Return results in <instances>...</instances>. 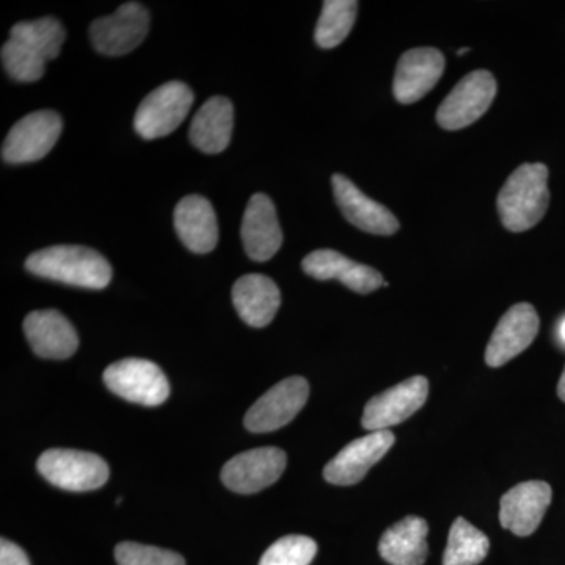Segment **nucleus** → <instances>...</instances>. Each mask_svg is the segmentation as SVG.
I'll use <instances>...</instances> for the list:
<instances>
[{"label": "nucleus", "instance_id": "28", "mask_svg": "<svg viewBox=\"0 0 565 565\" xmlns=\"http://www.w3.org/2000/svg\"><path fill=\"white\" fill-rule=\"evenodd\" d=\"M318 544L307 535H285L264 553L259 565H310Z\"/></svg>", "mask_w": 565, "mask_h": 565}, {"label": "nucleus", "instance_id": "1", "mask_svg": "<svg viewBox=\"0 0 565 565\" xmlns=\"http://www.w3.org/2000/svg\"><path fill=\"white\" fill-rule=\"evenodd\" d=\"M25 269L36 277L85 289H104L111 280L109 262L82 245H52L32 253Z\"/></svg>", "mask_w": 565, "mask_h": 565}, {"label": "nucleus", "instance_id": "4", "mask_svg": "<svg viewBox=\"0 0 565 565\" xmlns=\"http://www.w3.org/2000/svg\"><path fill=\"white\" fill-rule=\"evenodd\" d=\"M192 104L193 93L184 82H167L140 103L134 118V128L143 139H161L180 128Z\"/></svg>", "mask_w": 565, "mask_h": 565}, {"label": "nucleus", "instance_id": "27", "mask_svg": "<svg viewBox=\"0 0 565 565\" xmlns=\"http://www.w3.org/2000/svg\"><path fill=\"white\" fill-rule=\"evenodd\" d=\"M0 55H2L3 68L11 79L36 82L46 73V58L20 40L10 36L3 44Z\"/></svg>", "mask_w": 565, "mask_h": 565}, {"label": "nucleus", "instance_id": "8", "mask_svg": "<svg viewBox=\"0 0 565 565\" xmlns=\"http://www.w3.org/2000/svg\"><path fill=\"white\" fill-rule=\"evenodd\" d=\"M150 31V13L141 3H122L110 17L90 25L93 47L103 55L120 57L139 47Z\"/></svg>", "mask_w": 565, "mask_h": 565}, {"label": "nucleus", "instance_id": "11", "mask_svg": "<svg viewBox=\"0 0 565 565\" xmlns=\"http://www.w3.org/2000/svg\"><path fill=\"white\" fill-rule=\"evenodd\" d=\"M285 451L275 446H264L230 459L223 467L222 481L233 492L252 494L275 484L285 473Z\"/></svg>", "mask_w": 565, "mask_h": 565}, {"label": "nucleus", "instance_id": "17", "mask_svg": "<svg viewBox=\"0 0 565 565\" xmlns=\"http://www.w3.org/2000/svg\"><path fill=\"white\" fill-rule=\"evenodd\" d=\"M302 269L315 280H340L345 288L359 294H370L382 286H388L373 267L352 262L348 256L330 248L305 256Z\"/></svg>", "mask_w": 565, "mask_h": 565}, {"label": "nucleus", "instance_id": "3", "mask_svg": "<svg viewBox=\"0 0 565 565\" xmlns=\"http://www.w3.org/2000/svg\"><path fill=\"white\" fill-rule=\"evenodd\" d=\"M36 468L52 486L70 492L102 489L110 476L109 465L103 457L77 449H47L40 456Z\"/></svg>", "mask_w": 565, "mask_h": 565}, {"label": "nucleus", "instance_id": "23", "mask_svg": "<svg viewBox=\"0 0 565 565\" xmlns=\"http://www.w3.org/2000/svg\"><path fill=\"white\" fill-rule=\"evenodd\" d=\"M429 526L422 516L408 515L382 535L379 553L392 565H424L429 553Z\"/></svg>", "mask_w": 565, "mask_h": 565}, {"label": "nucleus", "instance_id": "30", "mask_svg": "<svg viewBox=\"0 0 565 565\" xmlns=\"http://www.w3.org/2000/svg\"><path fill=\"white\" fill-rule=\"evenodd\" d=\"M0 565H31V561L21 546L2 539L0 541Z\"/></svg>", "mask_w": 565, "mask_h": 565}, {"label": "nucleus", "instance_id": "7", "mask_svg": "<svg viewBox=\"0 0 565 565\" xmlns=\"http://www.w3.org/2000/svg\"><path fill=\"white\" fill-rule=\"evenodd\" d=\"M310 385L307 379L294 375L264 393L245 415L244 424L253 434L274 433L292 422L307 404Z\"/></svg>", "mask_w": 565, "mask_h": 565}, {"label": "nucleus", "instance_id": "6", "mask_svg": "<svg viewBox=\"0 0 565 565\" xmlns=\"http://www.w3.org/2000/svg\"><path fill=\"white\" fill-rule=\"evenodd\" d=\"M497 81L486 70L465 76L438 107L437 122L446 131H459L478 121L492 106Z\"/></svg>", "mask_w": 565, "mask_h": 565}, {"label": "nucleus", "instance_id": "31", "mask_svg": "<svg viewBox=\"0 0 565 565\" xmlns=\"http://www.w3.org/2000/svg\"><path fill=\"white\" fill-rule=\"evenodd\" d=\"M557 396L565 403V367L563 375H561L559 384H557Z\"/></svg>", "mask_w": 565, "mask_h": 565}, {"label": "nucleus", "instance_id": "10", "mask_svg": "<svg viewBox=\"0 0 565 565\" xmlns=\"http://www.w3.org/2000/svg\"><path fill=\"white\" fill-rule=\"evenodd\" d=\"M427 396H429V382L423 375H415L392 386L366 404L362 418L363 429L379 433L404 423L426 404Z\"/></svg>", "mask_w": 565, "mask_h": 565}, {"label": "nucleus", "instance_id": "33", "mask_svg": "<svg viewBox=\"0 0 565 565\" xmlns=\"http://www.w3.org/2000/svg\"><path fill=\"white\" fill-rule=\"evenodd\" d=\"M470 51V47H463V50L457 51V55H463L467 54V52Z\"/></svg>", "mask_w": 565, "mask_h": 565}, {"label": "nucleus", "instance_id": "25", "mask_svg": "<svg viewBox=\"0 0 565 565\" xmlns=\"http://www.w3.org/2000/svg\"><path fill=\"white\" fill-rule=\"evenodd\" d=\"M356 13L359 2L355 0H326L316 25V44L322 50L340 46L351 33Z\"/></svg>", "mask_w": 565, "mask_h": 565}, {"label": "nucleus", "instance_id": "5", "mask_svg": "<svg viewBox=\"0 0 565 565\" xmlns=\"http://www.w3.org/2000/svg\"><path fill=\"white\" fill-rule=\"evenodd\" d=\"M104 384L129 403L158 407L170 396V384L158 364L145 359H125L104 371Z\"/></svg>", "mask_w": 565, "mask_h": 565}, {"label": "nucleus", "instance_id": "18", "mask_svg": "<svg viewBox=\"0 0 565 565\" xmlns=\"http://www.w3.org/2000/svg\"><path fill=\"white\" fill-rule=\"evenodd\" d=\"M241 236L253 262H269L280 250L281 226L275 204L266 193H255L245 207Z\"/></svg>", "mask_w": 565, "mask_h": 565}, {"label": "nucleus", "instance_id": "16", "mask_svg": "<svg viewBox=\"0 0 565 565\" xmlns=\"http://www.w3.org/2000/svg\"><path fill=\"white\" fill-rule=\"evenodd\" d=\"M334 200L349 223L364 233L392 236L399 230V221L384 204L364 195L344 174H333Z\"/></svg>", "mask_w": 565, "mask_h": 565}, {"label": "nucleus", "instance_id": "24", "mask_svg": "<svg viewBox=\"0 0 565 565\" xmlns=\"http://www.w3.org/2000/svg\"><path fill=\"white\" fill-rule=\"evenodd\" d=\"M490 542L478 527L459 516L449 531L444 565H478L489 555Z\"/></svg>", "mask_w": 565, "mask_h": 565}, {"label": "nucleus", "instance_id": "26", "mask_svg": "<svg viewBox=\"0 0 565 565\" xmlns=\"http://www.w3.org/2000/svg\"><path fill=\"white\" fill-rule=\"evenodd\" d=\"M10 36L29 44L46 61H54L61 54L66 32L62 22L55 18H41V20L24 21L13 25Z\"/></svg>", "mask_w": 565, "mask_h": 565}, {"label": "nucleus", "instance_id": "2", "mask_svg": "<svg viewBox=\"0 0 565 565\" xmlns=\"http://www.w3.org/2000/svg\"><path fill=\"white\" fill-rule=\"evenodd\" d=\"M550 204L548 169L544 163H523L498 193L497 206L504 228L523 233L544 218Z\"/></svg>", "mask_w": 565, "mask_h": 565}, {"label": "nucleus", "instance_id": "14", "mask_svg": "<svg viewBox=\"0 0 565 565\" xmlns=\"http://www.w3.org/2000/svg\"><path fill=\"white\" fill-rule=\"evenodd\" d=\"M444 71V54L435 47H416L405 52L394 73V98L405 106L419 102L437 85Z\"/></svg>", "mask_w": 565, "mask_h": 565}, {"label": "nucleus", "instance_id": "22", "mask_svg": "<svg viewBox=\"0 0 565 565\" xmlns=\"http://www.w3.org/2000/svg\"><path fill=\"white\" fill-rule=\"evenodd\" d=\"M234 107L225 96H212L193 117L189 139L206 154H218L232 141Z\"/></svg>", "mask_w": 565, "mask_h": 565}, {"label": "nucleus", "instance_id": "12", "mask_svg": "<svg viewBox=\"0 0 565 565\" xmlns=\"http://www.w3.org/2000/svg\"><path fill=\"white\" fill-rule=\"evenodd\" d=\"M394 445V434L379 430L345 445L323 468V478L334 486H353L384 459Z\"/></svg>", "mask_w": 565, "mask_h": 565}, {"label": "nucleus", "instance_id": "13", "mask_svg": "<svg viewBox=\"0 0 565 565\" xmlns=\"http://www.w3.org/2000/svg\"><path fill=\"white\" fill-rule=\"evenodd\" d=\"M539 326L541 321L533 305L516 303L509 308L487 345L486 363L500 367L525 352L537 337Z\"/></svg>", "mask_w": 565, "mask_h": 565}, {"label": "nucleus", "instance_id": "20", "mask_svg": "<svg viewBox=\"0 0 565 565\" xmlns=\"http://www.w3.org/2000/svg\"><path fill=\"white\" fill-rule=\"evenodd\" d=\"M174 228L182 244L193 253L204 255L218 243V223L210 200L188 195L174 207Z\"/></svg>", "mask_w": 565, "mask_h": 565}, {"label": "nucleus", "instance_id": "32", "mask_svg": "<svg viewBox=\"0 0 565 565\" xmlns=\"http://www.w3.org/2000/svg\"><path fill=\"white\" fill-rule=\"evenodd\" d=\"M559 337H561V340H563L565 343V318L563 319V322H561V326H559Z\"/></svg>", "mask_w": 565, "mask_h": 565}, {"label": "nucleus", "instance_id": "21", "mask_svg": "<svg viewBox=\"0 0 565 565\" xmlns=\"http://www.w3.org/2000/svg\"><path fill=\"white\" fill-rule=\"evenodd\" d=\"M232 294L241 319L256 329L269 326L281 305L280 289L262 274L244 275L234 282Z\"/></svg>", "mask_w": 565, "mask_h": 565}, {"label": "nucleus", "instance_id": "9", "mask_svg": "<svg viewBox=\"0 0 565 565\" xmlns=\"http://www.w3.org/2000/svg\"><path fill=\"white\" fill-rule=\"evenodd\" d=\"M63 122L54 110L25 115L11 128L2 145V159L9 163H28L43 159L57 143Z\"/></svg>", "mask_w": 565, "mask_h": 565}, {"label": "nucleus", "instance_id": "19", "mask_svg": "<svg viewBox=\"0 0 565 565\" xmlns=\"http://www.w3.org/2000/svg\"><path fill=\"white\" fill-rule=\"evenodd\" d=\"M24 333L32 351L41 359H70L79 348L76 329L57 310L32 311L25 318Z\"/></svg>", "mask_w": 565, "mask_h": 565}, {"label": "nucleus", "instance_id": "29", "mask_svg": "<svg viewBox=\"0 0 565 565\" xmlns=\"http://www.w3.org/2000/svg\"><path fill=\"white\" fill-rule=\"evenodd\" d=\"M118 565H185L184 557L158 546L122 542L115 548Z\"/></svg>", "mask_w": 565, "mask_h": 565}, {"label": "nucleus", "instance_id": "15", "mask_svg": "<svg viewBox=\"0 0 565 565\" xmlns=\"http://www.w3.org/2000/svg\"><path fill=\"white\" fill-rule=\"evenodd\" d=\"M552 487L544 481H527L515 486L501 498V526L519 537L535 533L552 504Z\"/></svg>", "mask_w": 565, "mask_h": 565}]
</instances>
